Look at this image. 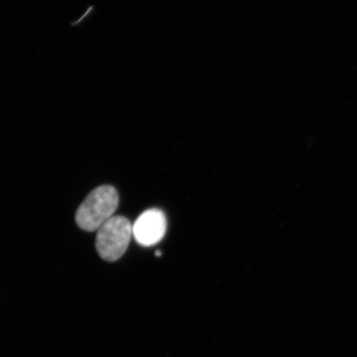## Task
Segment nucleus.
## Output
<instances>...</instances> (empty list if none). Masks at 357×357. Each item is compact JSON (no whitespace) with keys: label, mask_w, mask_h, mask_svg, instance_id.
Returning <instances> with one entry per match:
<instances>
[{"label":"nucleus","mask_w":357,"mask_h":357,"mask_svg":"<svg viewBox=\"0 0 357 357\" xmlns=\"http://www.w3.org/2000/svg\"><path fill=\"white\" fill-rule=\"evenodd\" d=\"M119 204L118 192L113 186L97 187L79 205L75 214V221L84 231H98L104 223L114 217Z\"/></svg>","instance_id":"obj_1"},{"label":"nucleus","mask_w":357,"mask_h":357,"mask_svg":"<svg viewBox=\"0 0 357 357\" xmlns=\"http://www.w3.org/2000/svg\"><path fill=\"white\" fill-rule=\"evenodd\" d=\"M132 236V225L128 218L112 217L97 231V252L106 261H118L127 251Z\"/></svg>","instance_id":"obj_2"},{"label":"nucleus","mask_w":357,"mask_h":357,"mask_svg":"<svg viewBox=\"0 0 357 357\" xmlns=\"http://www.w3.org/2000/svg\"><path fill=\"white\" fill-rule=\"evenodd\" d=\"M167 231V218L162 211L151 208L142 213L132 226L137 242L145 247L158 243Z\"/></svg>","instance_id":"obj_3"}]
</instances>
